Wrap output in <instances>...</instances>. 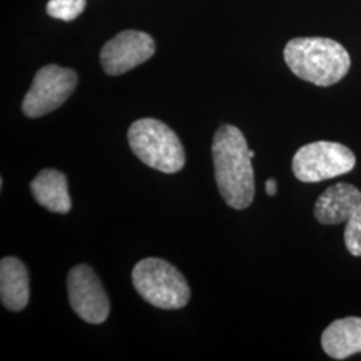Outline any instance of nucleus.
Masks as SVG:
<instances>
[{
	"label": "nucleus",
	"instance_id": "ddd939ff",
	"mask_svg": "<svg viewBox=\"0 0 361 361\" xmlns=\"http://www.w3.org/2000/svg\"><path fill=\"white\" fill-rule=\"evenodd\" d=\"M85 7L86 0H49L46 10L54 19L71 22L83 13Z\"/></svg>",
	"mask_w": 361,
	"mask_h": 361
},
{
	"label": "nucleus",
	"instance_id": "f03ea898",
	"mask_svg": "<svg viewBox=\"0 0 361 361\" xmlns=\"http://www.w3.org/2000/svg\"><path fill=\"white\" fill-rule=\"evenodd\" d=\"M285 63L297 78L320 87L334 86L348 74L350 56L329 38H295L284 50Z\"/></svg>",
	"mask_w": 361,
	"mask_h": 361
},
{
	"label": "nucleus",
	"instance_id": "f257e3e1",
	"mask_svg": "<svg viewBox=\"0 0 361 361\" xmlns=\"http://www.w3.org/2000/svg\"><path fill=\"white\" fill-rule=\"evenodd\" d=\"M212 155L219 194L229 207L243 210L255 200V171L243 131L232 125L221 126L213 138Z\"/></svg>",
	"mask_w": 361,
	"mask_h": 361
},
{
	"label": "nucleus",
	"instance_id": "1a4fd4ad",
	"mask_svg": "<svg viewBox=\"0 0 361 361\" xmlns=\"http://www.w3.org/2000/svg\"><path fill=\"white\" fill-rule=\"evenodd\" d=\"M361 205V192L353 185L340 182L329 186L314 205V217L323 225L347 222Z\"/></svg>",
	"mask_w": 361,
	"mask_h": 361
},
{
	"label": "nucleus",
	"instance_id": "9d476101",
	"mask_svg": "<svg viewBox=\"0 0 361 361\" xmlns=\"http://www.w3.org/2000/svg\"><path fill=\"white\" fill-rule=\"evenodd\" d=\"M322 347L335 360L361 353L360 317H345L331 324L322 336Z\"/></svg>",
	"mask_w": 361,
	"mask_h": 361
},
{
	"label": "nucleus",
	"instance_id": "6e6552de",
	"mask_svg": "<svg viewBox=\"0 0 361 361\" xmlns=\"http://www.w3.org/2000/svg\"><path fill=\"white\" fill-rule=\"evenodd\" d=\"M155 52L154 39L135 30L122 31L109 40L101 51V63L107 75H122L150 59Z\"/></svg>",
	"mask_w": 361,
	"mask_h": 361
},
{
	"label": "nucleus",
	"instance_id": "20e7f679",
	"mask_svg": "<svg viewBox=\"0 0 361 361\" xmlns=\"http://www.w3.org/2000/svg\"><path fill=\"white\" fill-rule=\"evenodd\" d=\"M133 285L145 301L159 310H180L190 300V288L180 271L161 258L141 259L133 269Z\"/></svg>",
	"mask_w": 361,
	"mask_h": 361
},
{
	"label": "nucleus",
	"instance_id": "39448f33",
	"mask_svg": "<svg viewBox=\"0 0 361 361\" xmlns=\"http://www.w3.org/2000/svg\"><path fill=\"white\" fill-rule=\"evenodd\" d=\"M356 165L353 152L341 143L317 141L300 147L292 169L296 178L305 183L331 180L352 171Z\"/></svg>",
	"mask_w": 361,
	"mask_h": 361
},
{
	"label": "nucleus",
	"instance_id": "2eb2a0df",
	"mask_svg": "<svg viewBox=\"0 0 361 361\" xmlns=\"http://www.w3.org/2000/svg\"><path fill=\"white\" fill-rule=\"evenodd\" d=\"M265 190H267V194H268L269 197L276 195V193H277V182H276L274 178H269V180H267V183H265Z\"/></svg>",
	"mask_w": 361,
	"mask_h": 361
},
{
	"label": "nucleus",
	"instance_id": "423d86ee",
	"mask_svg": "<svg viewBox=\"0 0 361 361\" xmlns=\"http://www.w3.org/2000/svg\"><path fill=\"white\" fill-rule=\"evenodd\" d=\"M78 83L77 73L58 65L42 67L23 99V113L28 118H39L58 109L70 98Z\"/></svg>",
	"mask_w": 361,
	"mask_h": 361
},
{
	"label": "nucleus",
	"instance_id": "9b49d317",
	"mask_svg": "<svg viewBox=\"0 0 361 361\" xmlns=\"http://www.w3.org/2000/svg\"><path fill=\"white\" fill-rule=\"evenodd\" d=\"M0 298L11 312H20L28 304V271L19 258L4 257L0 262Z\"/></svg>",
	"mask_w": 361,
	"mask_h": 361
},
{
	"label": "nucleus",
	"instance_id": "0eeeda50",
	"mask_svg": "<svg viewBox=\"0 0 361 361\" xmlns=\"http://www.w3.org/2000/svg\"><path fill=\"white\" fill-rule=\"evenodd\" d=\"M67 290L71 308L89 324H102L110 313V301L104 285L87 265H77L67 276Z\"/></svg>",
	"mask_w": 361,
	"mask_h": 361
},
{
	"label": "nucleus",
	"instance_id": "4468645a",
	"mask_svg": "<svg viewBox=\"0 0 361 361\" xmlns=\"http://www.w3.org/2000/svg\"><path fill=\"white\" fill-rule=\"evenodd\" d=\"M344 241L352 256L361 257V205L347 221Z\"/></svg>",
	"mask_w": 361,
	"mask_h": 361
},
{
	"label": "nucleus",
	"instance_id": "7ed1b4c3",
	"mask_svg": "<svg viewBox=\"0 0 361 361\" xmlns=\"http://www.w3.org/2000/svg\"><path fill=\"white\" fill-rule=\"evenodd\" d=\"M133 153L145 165L158 171L174 174L185 166V150L180 138L164 122L142 118L130 126L128 133Z\"/></svg>",
	"mask_w": 361,
	"mask_h": 361
},
{
	"label": "nucleus",
	"instance_id": "f8f14e48",
	"mask_svg": "<svg viewBox=\"0 0 361 361\" xmlns=\"http://www.w3.org/2000/svg\"><path fill=\"white\" fill-rule=\"evenodd\" d=\"M30 189L39 205L52 213L67 214L71 210V198L63 173L54 169L42 170L30 183Z\"/></svg>",
	"mask_w": 361,
	"mask_h": 361
}]
</instances>
